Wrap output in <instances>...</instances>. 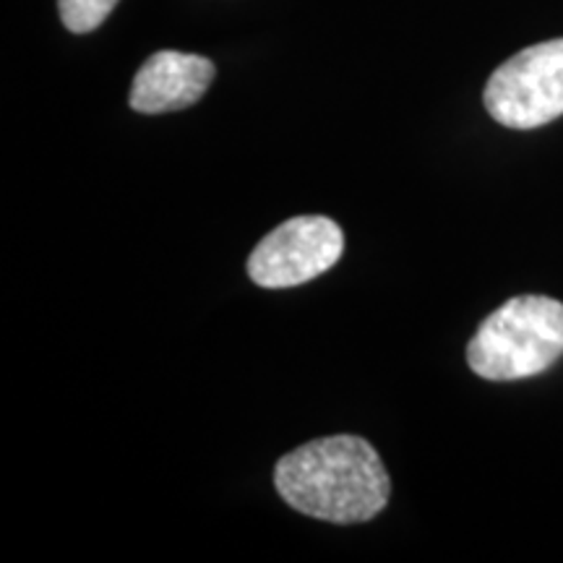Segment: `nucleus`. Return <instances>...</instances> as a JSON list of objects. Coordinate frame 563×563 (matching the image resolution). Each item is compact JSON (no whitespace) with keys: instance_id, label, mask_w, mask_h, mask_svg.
Returning a JSON list of instances; mask_svg holds the SVG:
<instances>
[{"instance_id":"nucleus-1","label":"nucleus","mask_w":563,"mask_h":563,"mask_svg":"<svg viewBox=\"0 0 563 563\" xmlns=\"http://www.w3.org/2000/svg\"><path fill=\"white\" fill-rule=\"evenodd\" d=\"M277 493L306 517L334 525L368 522L389 504L382 456L361 435H329L292 449L274 470Z\"/></svg>"},{"instance_id":"nucleus-2","label":"nucleus","mask_w":563,"mask_h":563,"mask_svg":"<svg viewBox=\"0 0 563 563\" xmlns=\"http://www.w3.org/2000/svg\"><path fill=\"white\" fill-rule=\"evenodd\" d=\"M563 355V302L543 295L506 300L467 344L473 373L488 382H519Z\"/></svg>"},{"instance_id":"nucleus-3","label":"nucleus","mask_w":563,"mask_h":563,"mask_svg":"<svg viewBox=\"0 0 563 563\" xmlns=\"http://www.w3.org/2000/svg\"><path fill=\"white\" fill-rule=\"evenodd\" d=\"M485 110L506 129L530 131L563 115V40L527 47L493 70Z\"/></svg>"},{"instance_id":"nucleus-4","label":"nucleus","mask_w":563,"mask_h":563,"mask_svg":"<svg viewBox=\"0 0 563 563\" xmlns=\"http://www.w3.org/2000/svg\"><path fill=\"white\" fill-rule=\"evenodd\" d=\"M344 253V232L329 217L308 214L282 222L249 258V277L266 290L306 285L329 272Z\"/></svg>"},{"instance_id":"nucleus-5","label":"nucleus","mask_w":563,"mask_h":563,"mask_svg":"<svg viewBox=\"0 0 563 563\" xmlns=\"http://www.w3.org/2000/svg\"><path fill=\"white\" fill-rule=\"evenodd\" d=\"M214 74V63L203 55L159 51L139 68L129 102L144 115L186 110L207 95Z\"/></svg>"},{"instance_id":"nucleus-6","label":"nucleus","mask_w":563,"mask_h":563,"mask_svg":"<svg viewBox=\"0 0 563 563\" xmlns=\"http://www.w3.org/2000/svg\"><path fill=\"white\" fill-rule=\"evenodd\" d=\"M115 5L118 0H58L63 26L74 34L95 32Z\"/></svg>"}]
</instances>
